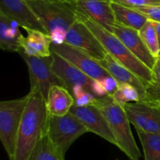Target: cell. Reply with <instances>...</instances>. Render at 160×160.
Masks as SVG:
<instances>
[{"label":"cell","instance_id":"obj_3","mask_svg":"<svg viewBox=\"0 0 160 160\" xmlns=\"http://www.w3.org/2000/svg\"><path fill=\"white\" fill-rule=\"evenodd\" d=\"M76 16L96 37L106 52L115 60L131 70L146 85L152 81V70L141 62L120 41L117 35L92 20L90 17L77 8Z\"/></svg>","mask_w":160,"mask_h":160},{"label":"cell","instance_id":"obj_34","mask_svg":"<svg viewBox=\"0 0 160 160\" xmlns=\"http://www.w3.org/2000/svg\"><path fill=\"white\" fill-rule=\"evenodd\" d=\"M159 1H160V0H159Z\"/></svg>","mask_w":160,"mask_h":160},{"label":"cell","instance_id":"obj_17","mask_svg":"<svg viewBox=\"0 0 160 160\" xmlns=\"http://www.w3.org/2000/svg\"><path fill=\"white\" fill-rule=\"evenodd\" d=\"M28 33L20 41V45L24 52L28 56L36 57H48L51 56L52 38L48 34L37 30L25 29Z\"/></svg>","mask_w":160,"mask_h":160},{"label":"cell","instance_id":"obj_1","mask_svg":"<svg viewBox=\"0 0 160 160\" xmlns=\"http://www.w3.org/2000/svg\"><path fill=\"white\" fill-rule=\"evenodd\" d=\"M48 116L46 102L41 92L38 91L30 92L12 160L29 159L37 144L47 132Z\"/></svg>","mask_w":160,"mask_h":160},{"label":"cell","instance_id":"obj_10","mask_svg":"<svg viewBox=\"0 0 160 160\" xmlns=\"http://www.w3.org/2000/svg\"><path fill=\"white\" fill-rule=\"evenodd\" d=\"M64 43L82 50L97 61L102 59L107 55L96 37L78 19L67 31Z\"/></svg>","mask_w":160,"mask_h":160},{"label":"cell","instance_id":"obj_11","mask_svg":"<svg viewBox=\"0 0 160 160\" xmlns=\"http://www.w3.org/2000/svg\"><path fill=\"white\" fill-rule=\"evenodd\" d=\"M52 71L70 94L72 89L76 86H81L92 93L91 89L93 82L92 78L56 53L52 52Z\"/></svg>","mask_w":160,"mask_h":160},{"label":"cell","instance_id":"obj_8","mask_svg":"<svg viewBox=\"0 0 160 160\" xmlns=\"http://www.w3.org/2000/svg\"><path fill=\"white\" fill-rule=\"evenodd\" d=\"M51 50L73 64L93 80H102V78L110 76L96 59L76 47L67 43H62L61 45L52 43Z\"/></svg>","mask_w":160,"mask_h":160},{"label":"cell","instance_id":"obj_16","mask_svg":"<svg viewBox=\"0 0 160 160\" xmlns=\"http://www.w3.org/2000/svg\"><path fill=\"white\" fill-rule=\"evenodd\" d=\"M98 62L109 73V75L117 81L118 84H128L133 86L138 92L141 97V102L145 101L146 84L131 70L115 60L108 53L102 59L98 60Z\"/></svg>","mask_w":160,"mask_h":160},{"label":"cell","instance_id":"obj_24","mask_svg":"<svg viewBox=\"0 0 160 160\" xmlns=\"http://www.w3.org/2000/svg\"><path fill=\"white\" fill-rule=\"evenodd\" d=\"M138 32L142 41L150 51V52L155 57L157 58L160 47L154 22L152 20H148L146 23L144 24V26L141 28L140 31H138Z\"/></svg>","mask_w":160,"mask_h":160},{"label":"cell","instance_id":"obj_22","mask_svg":"<svg viewBox=\"0 0 160 160\" xmlns=\"http://www.w3.org/2000/svg\"><path fill=\"white\" fill-rule=\"evenodd\" d=\"M145 155V160H160V134L136 130Z\"/></svg>","mask_w":160,"mask_h":160},{"label":"cell","instance_id":"obj_7","mask_svg":"<svg viewBox=\"0 0 160 160\" xmlns=\"http://www.w3.org/2000/svg\"><path fill=\"white\" fill-rule=\"evenodd\" d=\"M18 53L28 65L31 83L30 92H40L46 102L48 92L52 86H63L51 70L52 54L48 57H36L28 56L23 48L19 50Z\"/></svg>","mask_w":160,"mask_h":160},{"label":"cell","instance_id":"obj_31","mask_svg":"<svg viewBox=\"0 0 160 160\" xmlns=\"http://www.w3.org/2000/svg\"><path fill=\"white\" fill-rule=\"evenodd\" d=\"M154 22L155 27H156V32H157L158 34V38H159V47H160V22Z\"/></svg>","mask_w":160,"mask_h":160},{"label":"cell","instance_id":"obj_19","mask_svg":"<svg viewBox=\"0 0 160 160\" xmlns=\"http://www.w3.org/2000/svg\"><path fill=\"white\" fill-rule=\"evenodd\" d=\"M74 105V99L65 87L54 85L50 88L46 100L48 114L55 117H62L70 112Z\"/></svg>","mask_w":160,"mask_h":160},{"label":"cell","instance_id":"obj_23","mask_svg":"<svg viewBox=\"0 0 160 160\" xmlns=\"http://www.w3.org/2000/svg\"><path fill=\"white\" fill-rule=\"evenodd\" d=\"M152 81L146 85L145 101L152 106L160 107V58H157L152 70Z\"/></svg>","mask_w":160,"mask_h":160},{"label":"cell","instance_id":"obj_25","mask_svg":"<svg viewBox=\"0 0 160 160\" xmlns=\"http://www.w3.org/2000/svg\"><path fill=\"white\" fill-rule=\"evenodd\" d=\"M112 97L117 102L122 105L141 102L140 95L137 89L128 84H118Z\"/></svg>","mask_w":160,"mask_h":160},{"label":"cell","instance_id":"obj_30","mask_svg":"<svg viewBox=\"0 0 160 160\" xmlns=\"http://www.w3.org/2000/svg\"><path fill=\"white\" fill-rule=\"evenodd\" d=\"M91 92L96 98H102V97L108 95L107 92H106L102 84L99 80H93Z\"/></svg>","mask_w":160,"mask_h":160},{"label":"cell","instance_id":"obj_18","mask_svg":"<svg viewBox=\"0 0 160 160\" xmlns=\"http://www.w3.org/2000/svg\"><path fill=\"white\" fill-rule=\"evenodd\" d=\"M20 25L0 12V48L6 52H18L21 49L20 41L23 37Z\"/></svg>","mask_w":160,"mask_h":160},{"label":"cell","instance_id":"obj_28","mask_svg":"<svg viewBox=\"0 0 160 160\" xmlns=\"http://www.w3.org/2000/svg\"><path fill=\"white\" fill-rule=\"evenodd\" d=\"M130 8H138L146 6H160L159 0H111Z\"/></svg>","mask_w":160,"mask_h":160},{"label":"cell","instance_id":"obj_26","mask_svg":"<svg viewBox=\"0 0 160 160\" xmlns=\"http://www.w3.org/2000/svg\"><path fill=\"white\" fill-rule=\"evenodd\" d=\"M71 95L74 99L73 106L81 107L93 105L96 97L81 86H76L72 89Z\"/></svg>","mask_w":160,"mask_h":160},{"label":"cell","instance_id":"obj_14","mask_svg":"<svg viewBox=\"0 0 160 160\" xmlns=\"http://www.w3.org/2000/svg\"><path fill=\"white\" fill-rule=\"evenodd\" d=\"M0 12L17 21L23 29L37 30L48 34L37 16L23 0H0Z\"/></svg>","mask_w":160,"mask_h":160},{"label":"cell","instance_id":"obj_15","mask_svg":"<svg viewBox=\"0 0 160 160\" xmlns=\"http://www.w3.org/2000/svg\"><path fill=\"white\" fill-rule=\"evenodd\" d=\"M74 2L78 9L108 31L117 22L111 0H77Z\"/></svg>","mask_w":160,"mask_h":160},{"label":"cell","instance_id":"obj_27","mask_svg":"<svg viewBox=\"0 0 160 160\" xmlns=\"http://www.w3.org/2000/svg\"><path fill=\"white\" fill-rule=\"evenodd\" d=\"M132 9L142 13L148 20L160 22V6H146Z\"/></svg>","mask_w":160,"mask_h":160},{"label":"cell","instance_id":"obj_6","mask_svg":"<svg viewBox=\"0 0 160 160\" xmlns=\"http://www.w3.org/2000/svg\"><path fill=\"white\" fill-rule=\"evenodd\" d=\"M89 132L81 120L71 112L62 117L48 116L47 134L52 145L65 156L72 144L83 134Z\"/></svg>","mask_w":160,"mask_h":160},{"label":"cell","instance_id":"obj_32","mask_svg":"<svg viewBox=\"0 0 160 160\" xmlns=\"http://www.w3.org/2000/svg\"><path fill=\"white\" fill-rule=\"evenodd\" d=\"M157 58H160V48H159V52H158V55H157Z\"/></svg>","mask_w":160,"mask_h":160},{"label":"cell","instance_id":"obj_33","mask_svg":"<svg viewBox=\"0 0 160 160\" xmlns=\"http://www.w3.org/2000/svg\"><path fill=\"white\" fill-rule=\"evenodd\" d=\"M67 1H70V2H76L77 0H67Z\"/></svg>","mask_w":160,"mask_h":160},{"label":"cell","instance_id":"obj_21","mask_svg":"<svg viewBox=\"0 0 160 160\" xmlns=\"http://www.w3.org/2000/svg\"><path fill=\"white\" fill-rule=\"evenodd\" d=\"M28 160H65L50 142L47 132L41 138Z\"/></svg>","mask_w":160,"mask_h":160},{"label":"cell","instance_id":"obj_2","mask_svg":"<svg viewBox=\"0 0 160 160\" xmlns=\"http://www.w3.org/2000/svg\"><path fill=\"white\" fill-rule=\"evenodd\" d=\"M37 16L55 45L65 42L67 31L77 21L74 2L67 0H23Z\"/></svg>","mask_w":160,"mask_h":160},{"label":"cell","instance_id":"obj_9","mask_svg":"<svg viewBox=\"0 0 160 160\" xmlns=\"http://www.w3.org/2000/svg\"><path fill=\"white\" fill-rule=\"evenodd\" d=\"M123 106L136 130L160 134V107L144 102L126 103Z\"/></svg>","mask_w":160,"mask_h":160},{"label":"cell","instance_id":"obj_4","mask_svg":"<svg viewBox=\"0 0 160 160\" xmlns=\"http://www.w3.org/2000/svg\"><path fill=\"white\" fill-rule=\"evenodd\" d=\"M95 105L106 117L117 140V146L130 160H140L141 152L131 129V122L123 105L117 102L112 95L96 98Z\"/></svg>","mask_w":160,"mask_h":160},{"label":"cell","instance_id":"obj_20","mask_svg":"<svg viewBox=\"0 0 160 160\" xmlns=\"http://www.w3.org/2000/svg\"><path fill=\"white\" fill-rule=\"evenodd\" d=\"M112 8L115 14L116 20L127 27L140 31L148 19L132 8L112 2Z\"/></svg>","mask_w":160,"mask_h":160},{"label":"cell","instance_id":"obj_12","mask_svg":"<svg viewBox=\"0 0 160 160\" xmlns=\"http://www.w3.org/2000/svg\"><path fill=\"white\" fill-rule=\"evenodd\" d=\"M70 112L81 120L89 132L100 136L109 143L117 146V140L109 123L102 112L95 105L81 107L73 106Z\"/></svg>","mask_w":160,"mask_h":160},{"label":"cell","instance_id":"obj_5","mask_svg":"<svg viewBox=\"0 0 160 160\" xmlns=\"http://www.w3.org/2000/svg\"><path fill=\"white\" fill-rule=\"evenodd\" d=\"M28 95L17 99L0 102V139L9 159L15 153L16 142Z\"/></svg>","mask_w":160,"mask_h":160},{"label":"cell","instance_id":"obj_29","mask_svg":"<svg viewBox=\"0 0 160 160\" xmlns=\"http://www.w3.org/2000/svg\"><path fill=\"white\" fill-rule=\"evenodd\" d=\"M99 81L102 84L105 90L107 92V95H113L114 92L117 90V87H118V83H117V81L111 76L106 77V78H102V79L99 80Z\"/></svg>","mask_w":160,"mask_h":160},{"label":"cell","instance_id":"obj_13","mask_svg":"<svg viewBox=\"0 0 160 160\" xmlns=\"http://www.w3.org/2000/svg\"><path fill=\"white\" fill-rule=\"evenodd\" d=\"M110 31L120 39L125 46L150 70H152L157 58L155 57L142 41L138 31L116 22L111 26Z\"/></svg>","mask_w":160,"mask_h":160}]
</instances>
